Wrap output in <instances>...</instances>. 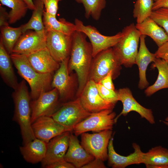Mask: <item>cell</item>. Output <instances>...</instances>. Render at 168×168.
Here are the masks:
<instances>
[{
  "instance_id": "obj_1",
  "label": "cell",
  "mask_w": 168,
  "mask_h": 168,
  "mask_svg": "<svg viewBox=\"0 0 168 168\" xmlns=\"http://www.w3.org/2000/svg\"><path fill=\"white\" fill-rule=\"evenodd\" d=\"M86 37L85 34L77 30L72 35L68 69L70 73L74 71L77 75L78 86L77 97L82 93L88 80L93 58L92 46L87 41Z\"/></svg>"
},
{
  "instance_id": "obj_2",
  "label": "cell",
  "mask_w": 168,
  "mask_h": 168,
  "mask_svg": "<svg viewBox=\"0 0 168 168\" xmlns=\"http://www.w3.org/2000/svg\"><path fill=\"white\" fill-rule=\"evenodd\" d=\"M12 96L15 107L13 120L20 126L23 145L36 138L31 122V98L25 80L19 83Z\"/></svg>"
},
{
  "instance_id": "obj_3",
  "label": "cell",
  "mask_w": 168,
  "mask_h": 168,
  "mask_svg": "<svg viewBox=\"0 0 168 168\" xmlns=\"http://www.w3.org/2000/svg\"><path fill=\"white\" fill-rule=\"evenodd\" d=\"M10 55L18 73L29 84L32 100L37 99L42 93L53 89L51 84L54 74L38 72L25 55L13 53Z\"/></svg>"
},
{
  "instance_id": "obj_4",
  "label": "cell",
  "mask_w": 168,
  "mask_h": 168,
  "mask_svg": "<svg viewBox=\"0 0 168 168\" xmlns=\"http://www.w3.org/2000/svg\"><path fill=\"white\" fill-rule=\"evenodd\" d=\"M122 32L123 37L112 48L120 64L130 68L135 64L141 35L133 23L125 27Z\"/></svg>"
},
{
  "instance_id": "obj_5",
  "label": "cell",
  "mask_w": 168,
  "mask_h": 168,
  "mask_svg": "<svg viewBox=\"0 0 168 168\" xmlns=\"http://www.w3.org/2000/svg\"><path fill=\"white\" fill-rule=\"evenodd\" d=\"M121 65L112 47L103 50L93 58L88 80L98 83L111 72L115 79L120 74Z\"/></svg>"
},
{
  "instance_id": "obj_6",
  "label": "cell",
  "mask_w": 168,
  "mask_h": 168,
  "mask_svg": "<svg viewBox=\"0 0 168 168\" xmlns=\"http://www.w3.org/2000/svg\"><path fill=\"white\" fill-rule=\"evenodd\" d=\"M92 113L83 108L78 97L62 104L51 117L56 122L72 131L75 126Z\"/></svg>"
},
{
  "instance_id": "obj_7",
  "label": "cell",
  "mask_w": 168,
  "mask_h": 168,
  "mask_svg": "<svg viewBox=\"0 0 168 168\" xmlns=\"http://www.w3.org/2000/svg\"><path fill=\"white\" fill-rule=\"evenodd\" d=\"M113 109H108L92 113L78 123L74 127L72 131L77 136L89 131L99 132L105 130H112L115 124L116 114Z\"/></svg>"
},
{
  "instance_id": "obj_8",
  "label": "cell",
  "mask_w": 168,
  "mask_h": 168,
  "mask_svg": "<svg viewBox=\"0 0 168 168\" xmlns=\"http://www.w3.org/2000/svg\"><path fill=\"white\" fill-rule=\"evenodd\" d=\"M76 30L85 34L88 38L92 47L93 58L103 50L113 47L122 39L123 33L121 31L112 36L103 35L95 27L85 25L80 20L74 21Z\"/></svg>"
},
{
  "instance_id": "obj_9",
  "label": "cell",
  "mask_w": 168,
  "mask_h": 168,
  "mask_svg": "<svg viewBox=\"0 0 168 168\" xmlns=\"http://www.w3.org/2000/svg\"><path fill=\"white\" fill-rule=\"evenodd\" d=\"M112 133L110 130L93 133H84L81 134V144L95 158L104 161L108 160V146Z\"/></svg>"
},
{
  "instance_id": "obj_10",
  "label": "cell",
  "mask_w": 168,
  "mask_h": 168,
  "mask_svg": "<svg viewBox=\"0 0 168 168\" xmlns=\"http://www.w3.org/2000/svg\"><path fill=\"white\" fill-rule=\"evenodd\" d=\"M62 104L56 88L42 93L37 99L31 101L32 124L40 117L51 116Z\"/></svg>"
},
{
  "instance_id": "obj_11",
  "label": "cell",
  "mask_w": 168,
  "mask_h": 168,
  "mask_svg": "<svg viewBox=\"0 0 168 168\" xmlns=\"http://www.w3.org/2000/svg\"><path fill=\"white\" fill-rule=\"evenodd\" d=\"M69 58L60 63L59 68L53 75L51 84L52 88H56L58 90L59 100L62 103L73 100L74 94V78L68 69Z\"/></svg>"
},
{
  "instance_id": "obj_12",
  "label": "cell",
  "mask_w": 168,
  "mask_h": 168,
  "mask_svg": "<svg viewBox=\"0 0 168 168\" xmlns=\"http://www.w3.org/2000/svg\"><path fill=\"white\" fill-rule=\"evenodd\" d=\"M45 35L46 47L56 61L60 63L70 57L72 35L52 30L45 31Z\"/></svg>"
},
{
  "instance_id": "obj_13",
  "label": "cell",
  "mask_w": 168,
  "mask_h": 168,
  "mask_svg": "<svg viewBox=\"0 0 168 168\" xmlns=\"http://www.w3.org/2000/svg\"><path fill=\"white\" fill-rule=\"evenodd\" d=\"M77 97L85 109L91 113L106 109H113L115 105L106 101L101 97L96 83L92 80H88L82 92Z\"/></svg>"
},
{
  "instance_id": "obj_14",
  "label": "cell",
  "mask_w": 168,
  "mask_h": 168,
  "mask_svg": "<svg viewBox=\"0 0 168 168\" xmlns=\"http://www.w3.org/2000/svg\"><path fill=\"white\" fill-rule=\"evenodd\" d=\"M117 91L118 101L121 102L123 107L120 113L115 119V123L121 115L125 116L129 112L135 111L150 124H155V119L152 110L146 108L139 103L133 97L129 88L127 87L120 88Z\"/></svg>"
},
{
  "instance_id": "obj_15",
  "label": "cell",
  "mask_w": 168,
  "mask_h": 168,
  "mask_svg": "<svg viewBox=\"0 0 168 168\" xmlns=\"http://www.w3.org/2000/svg\"><path fill=\"white\" fill-rule=\"evenodd\" d=\"M46 40L45 33H41L35 31H26L19 39L12 53L28 56L46 48Z\"/></svg>"
},
{
  "instance_id": "obj_16",
  "label": "cell",
  "mask_w": 168,
  "mask_h": 168,
  "mask_svg": "<svg viewBox=\"0 0 168 168\" xmlns=\"http://www.w3.org/2000/svg\"><path fill=\"white\" fill-rule=\"evenodd\" d=\"M32 127L35 138L47 143L63 133L70 131L49 116L39 118L32 124Z\"/></svg>"
},
{
  "instance_id": "obj_17",
  "label": "cell",
  "mask_w": 168,
  "mask_h": 168,
  "mask_svg": "<svg viewBox=\"0 0 168 168\" xmlns=\"http://www.w3.org/2000/svg\"><path fill=\"white\" fill-rule=\"evenodd\" d=\"M71 131H66L54 137L48 143L45 157L41 162L42 167L64 159L68 148Z\"/></svg>"
},
{
  "instance_id": "obj_18",
  "label": "cell",
  "mask_w": 168,
  "mask_h": 168,
  "mask_svg": "<svg viewBox=\"0 0 168 168\" xmlns=\"http://www.w3.org/2000/svg\"><path fill=\"white\" fill-rule=\"evenodd\" d=\"M133 152L127 156L120 155L116 152L113 145V138L110 139L108 146V165L113 168H124L132 165L142 164L143 153L138 145L133 143Z\"/></svg>"
},
{
  "instance_id": "obj_19",
  "label": "cell",
  "mask_w": 168,
  "mask_h": 168,
  "mask_svg": "<svg viewBox=\"0 0 168 168\" xmlns=\"http://www.w3.org/2000/svg\"><path fill=\"white\" fill-rule=\"evenodd\" d=\"M71 132L68 149L64 157L75 168L82 167L95 157L82 146L76 136Z\"/></svg>"
},
{
  "instance_id": "obj_20",
  "label": "cell",
  "mask_w": 168,
  "mask_h": 168,
  "mask_svg": "<svg viewBox=\"0 0 168 168\" xmlns=\"http://www.w3.org/2000/svg\"><path fill=\"white\" fill-rule=\"evenodd\" d=\"M27 57L33 68L40 73L54 74L60 67V63L54 58L46 47Z\"/></svg>"
},
{
  "instance_id": "obj_21",
  "label": "cell",
  "mask_w": 168,
  "mask_h": 168,
  "mask_svg": "<svg viewBox=\"0 0 168 168\" xmlns=\"http://www.w3.org/2000/svg\"><path fill=\"white\" fill-rule=\"evenodd\" d=\"M146 36L143 35L140 36L139 49L135 61L139 69L138 87L141 90L146 88L149 85L146 78V70L148 65L156 58L155 54L150 52L147 47L145 41Z\"/></svg>"
},
{
  "instance_id": "obj_22",
  "label": "cell",
  "mask_w": 168,
  "mask_h": 168,
  "mask_svg": "<svg viewBox=\"0 0 168 168\" xmlns=\"http://www.w3.org/2000/svg\"><path fill=\"white\" fill-rule=\"evenodd\" d=\"M48 143L36 138L20 147V150L24 160L33 164L41 162L44 158Z\"/></svg>"
},
{
  "instance_id": "obj_23",
  "label": "cell",
  "mask_w": 168,
  "mask_h": 168,
  "mask_svg": "<svg viewBox=\"0 0 168 168\" xmlns=\"http://www.w3.org/2000/svg\"><path fill=\"white\" fill-rule=\"evenodd\" d=\"M10 55L6 49L1 37L0 40V74L4 82L15 90L19 83L15 73Z\"/></svg>"
},
{
  "instance_id": "obj_24",
  "label": "cell",
  "mask_w": 168,
  "mask_h": 168,
  "mask_svg": "<svg viewBox=\"0 0 168 168\" xmlns=\"http://www.w3.org/2000/svg\"><path fill=\"white\" fill-rule=\"evenodd\" d=\"M135 26L141 35L152 38L158 47L168 41V35L164 30L149 17Z\"/></svg>"
},
{
  "instance_id": "obj_25",
  "label": "cell",
  "mask_w": 168,
  "mask_h": 168,
  "mask_svg": "<svg viewBox=\"0 0 168 168\" xmlns=\"http://www.w3.org/2000/svg\"><path fill=\"white\" fill-rule=\"evenodd\" d=\"M142 164L147 168H168V149L160 146L152 148L143 152Z\"/></svg>"
},
{
  "instance_id": "obj_26",
  "label": "cell",
  "mask_w": 168,
  "mask_h": 168,
  "mask_svg": "<svg viewBox=\"0 0 168 168\" xmlns=\"http://www.w3.org/2000/svg\"><path fill=\"white\" fill-rule=\"evenodd\" d=\"M152 67L157 69L158 74L154 83L145 90L144 93L147 96L160 90L168 88V61L156 58L153 62Z\"/></svg>"
},
{
  "instance_id": "obj_27",
  "label": "cell",
  "mask_w": 168,
  "mask_h": 168,
  "mask_svg": "<svg viewBox=\"0 0 168 168\" xmlns=\"http://www.w3.org/2000/svg\"><path fill=\"white\" fill-rule=\"evenodd\" d=\"M43 22L45 30H52L68 35H72L76 30L74 24L67 21L64 18L58 20L56 17L53 16L44 11Z\"/></svg>"
},
{
  "instance_id": "obj_28",
  "label": "cell",
  "mask_w": 168,
  "mask_h": 168,
  "mask_svg": "<svg viewBox=\"0 0 168 168\" xmlns=\"http://www.w3.org/2000/svg\"><path fill=\"white\" fill-rule=\"evenodd\" d=\"M34 2L35 8L33 10L32 16L27 23L22 25L23 33L30 30H33L39 33H45L42 17L44 4L41 0H34Z\"/></svg>"
},
{
  "instance_id": "obj_29",
  "label": "cell",
  "mask_w": 168,
  "mask_h": 168,
  "mask_svg": "<svg viewBox=\"0 0 168 168\" xmlns=\"http://www.w3.org/2000/svg\"><path fill=\"white\" fill-rule=\"evenodd\" d=\"M1 32L4 45L8 53L11 54L15 44L24 33L22 25L16 28L9 25L4 26L1 27Z\"/></svg>"
},
{
  "instance_id": "obj_30",
  "label": "cell",
  "mask_w": 168,
  "mask_h": 168,
  "mask_svg": "<svg viewBox=\"0 0 168 168\" xmlns=\"http://www.w3.org/2000/svg\"><path fill=\"white\" fill-rule=\"evenodd\" d=\"M1 4L11 9L8 13V23L12 24L23 17L28 7L24 0H0Z\"/></svg>"
},
{
  "instance_id": "obj_31",
  "label": "cell",
  "mask_w": 168,
  "mask_h": 168,
  "mask_svg": "<svg viewBox=\"0 0 168 168\" xmlns=\"http://www.w3.org/2000/svg\"><path fill=\"white\" fill-rule=\"evenodd\" d=\"M82 4L84 8L85 17L88 19L91 17L96 21L99 20L102 10L106 5L105 0H75Z\"/></svg>"
},
{
  "instance_id": "obj_32",
  "label": "cell",
  "mask_w": 168,
  "mask_h": 168,
  "mask_svg": "<svg viewBox=\"0 0 168 168\" xmlns=\"http://www.w3.org/2000/svg\"><path fill=\"white\" fill-rule=\"evenodd\" d=\"M154 2V0H136L134 5L133 16L137 23H140L150 17Z\"/></svg>"
},
{
  "instance_id": "obj_33",
  "label": "cell",
  "mask_w": 168,
  "mask_h": 168,
  "mask_svg": "<svg viewBox=\"0 0 168 168\" xmlns=\"http://www.w3.org/2000/svg\"><path fill=\"white\" fill-rule=\"evenodd\" d=\"M150 17L162 27L168 35V8L153 10Z\"/></svg>"
},
{
  "instance_id": "obj_34",
  "label": "cell",
  "mask_w": 168,
  "mask_h": 168,
  "mask_svg": "<svg viewBox=\"0 0 168 168\" xmlns=\"http://www.w3.org/2000/svg\"><path fill=\"white\" fill-rule=\"evenodd\" d=\"M96 86L100 96L104 100L115 104L118 101L117 91L108 89L99 83H96Z\"/></svg>"
},
{
  "instance_id": "obj_35",
  "label": "cell",
  "mask_w": 168,
  "mask_h": 168,
  "mask_svg": "<svg viewBox=\"0 0 168 168\" xmlns=\"http://www.w3.org/2000/svg\"><path fill=\"white\" fill-rule=\"evenodd\" d=\"M45 7L46 12L56 17L58 8V3L62 0H41Z\"/></svg>"
},
{
  "instance_id": "obj_36",
  "label": "cell",
  "mask_w": 168,
  "mask_h": 168,
  "mask_svg": "<svg viewBox=\"0 0 168 168\" xmlns=\"http://www.w3.org/2000/svg\"><path fill=\"white\" fill-rule=\"evenodd\" d=\"M154 54L156 58L168 61V41L158 47Z\"/></svg>"
},
{
  "instance_id": "obj_37",
  "label": "cell",
  "mask_w": 168,
  "mask_h": 168,
  "mask_svg": "<svg viewBox=\"0 0 168 168\" xmlns=\"http://www.w3.org/2000/svg\"><path fill=\"white\" fill-rule=\"evenodd\" d=\"M113 77V72H111L98 83L108 89L115 90L114 85L112 81Z\"/></svg>"
},
{
  "instance_id": "obj_38",
  "label": "cell",
  "mask_w": 168,
  "mask_h": 168,
  "mask_svg": "<svg viewBox=\"0 0 168 168\" xmlns=\"http://www.w3.org/2000/svg\"><path fill=\"white\" fill-rule=\"evenodd\" d=\"M45 168H75L73 165L66 161L64 159L52 163L46 166Z\"/></svg>"
},
{
  "instance_id": "obj_39",
  "label": "cell",
  "mask_w": 168,
  "mask_h": 168,
  "mask_svg": "<svg viewBox=\"0 0 168 168\" xmlns=\"http://www.w3.org/2000/svg\"><path fill=\"white\" fill-rule=\"evenodd\" d=\"M103 161L100 159L95 158L82 168H106Z\"/></svg>"
},
{
  "instance_id": "obj_40",
  "label": "cell",
  "mask_w": 168,
  "mask_h": 168,
  "mask_svg": "<svg viewBox=\"0 0 168 168\" xmlns=\"http://www.w3.org/2000/svg\"><path fill=\"white\" fill-rule=\"evenodd\" d=\"M9 18L8 13L6 8L0 6V27L9 25L8 22Z\"/></svg>"
},
{
  "instance_id": "obj_41",
  "label": "cell",
  "mask_w": 168,
  "mask_h": 168,
  "mask_svg": "<svg viewBox=\"0 0 168 168\" xmlns=\"http://www.w3.org/2000/svg\"><path fill=\"white\" fill-rule=\"evenodd\" d=\"M162 7L168 8V0H156L155 1L152 11Z\"/></svg>"
},
{
  "instance_id": "obj_42",
  "label": "cell",
  "mask_w": 168,
  "mask_h": 168,
  "mask_svg": "<svg viewBox=\"0 0 168 168\" xmlns=\"http://www.w3.org/2000/svg\"><path fill=\"white\" fill-rule=\"evenodd\" d=\"M27 4L29 9L33 10L35 8L34 2L33 0H24Z\"/></svg>"
},
{
  "instance_id": "obj_43",
  "label": "cell",
  "mask_w": 168,
  "mask_h": 168,
  "mask_svg": "<svg viewBox=\"0 0 168 168\" xmlns=\"http://www.w3.org/2000/svg\"><path fill=\"white\" fill-rule=\"evenodd\" d=\"M162 122L166 125L168 126V116L162 121Z\"/></svg>"
},
{
  "instance_id": "obj_44",
  "label": "cell",
  "mask_w": 168,
  "mask_h": 168,
  "mask_svg": "<svg viewBox=\"0 0 168 168\" xmlns=\"http://www.w3.org/2000/svg\"><path fill=\"white\" fill-rule=\"evenodd\" d=\"M154 0V1H155L156 0Z\"/></svg>"
}]
</instances>
